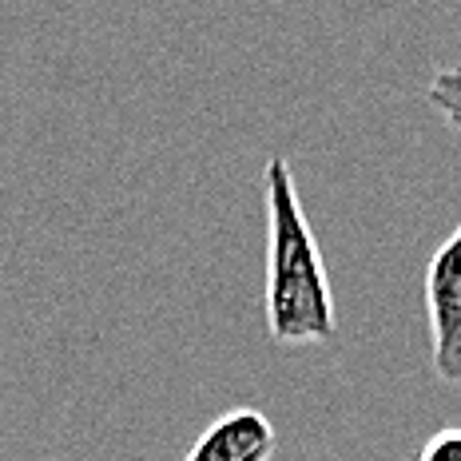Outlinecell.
I'll return each mask as SVG.
<instances>
[{
  "instance_id": "5",
  "label": "cell",
  "mask_w": 461,
  "mask_h": 461,
  "mask_svg": "<svg viewBox=\"0 0 461 461\" xmlns=\"http://www.w3.org/2000/svg\"><path fill=\"white\" fill-rule=\"evenodd\" d=\"M418 461H461V426H446L426 438L418 449Z\"/></svg>"
},
{
  "instance_id": "3",
  "label": "cell",
  "mask_w": 461,
  "mask_h": 461,
  "mask_svg": "<svg viewBox=\"0 0 461 461\" xmlns=\"http://www.w3.org/2000/svg\"><path fill=\"white\" fill-rule=\"evenodd\" d=\"M278 449L275 421L255 406L223 410L211 426L191 441L184 461H271Z\"/></svg>"
},
{
  "instance_id": "4",
  "label": "cell",
  "mask_w": 461,
  "mask_h": 461,
  "mask_svg": "<svg viewBox=\"0 0 461 461\" xmlns=\"http://www.w3.org/2000/svg\"><path fill=\"white\" fill-rule=\"evenodd\" d=\"M426 104L454 131H461V68H438L426 84Z\"/></svg>"
},
{
  "instance_id": "2",
  "label": "cell",
  "mask_w": 461,
  "mask_h": 461,
  "mask_svg": "<svg viewBox=\"0 0 461 461\" xmlns=\"http://www.w3.org/2000/svg\"><path fill=\"white\" fill-rule=\"evenodd\" d=\"M421 294L429 326V366L438 382L461 386V223L429 255Z\"/></svg>"
},
{
  "instance_id": "1",
  "label": "cell",
  "mask_w": 461,
  "mask_h": 461,
  "mask_svg": "<svg viewBox=\"0 0 461 461\" xmlns=\"http://www.w3.org/2000/svg\"><path fill=\"white\" fill-rule=\"evenodd\" d=\"M267 211V278L263 319L275 346H326L339 339L334 286L322 263V247L306 219L294 167L286 156H271L263 167Z\"/></svg>"
}]
</instances>
